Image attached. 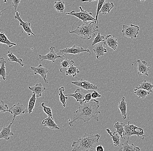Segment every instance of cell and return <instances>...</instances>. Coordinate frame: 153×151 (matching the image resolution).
Returning a JSON list of instances; mask_svg holds the SVG:
<instances>
[{
    "label": "cell",
    "mask_w": 153,
    "mask_h": 151,
    "mask_svg": "<svg viewBox=\"0 0 153 151\" xmlns=\"http://www.w3.org/2000/svg\"><path fill=\"white\" fill-rule=\"evenodd\" d=\"M96 150L97 151H104L105 150H104V147L102 146L99 145V146H97L96 147Z\"/></svg>",
    "instance_id": "cell-42"
},
{
    "label": "cell",
    "mask_w": 153,
    "mask_h": 151,
    "mask_svg": "<svg viewBox=\"0 0 153 151\" xmlns=\"http://www.w3.org/2000/svg\"><path fill=\"white\" fill-rule=\"evenodd\" d=\"M92 98L93 99L97 98V97H100L101 95L96 90H94L93 92L91 93Z\"/></svg>",
    "instance_id": "cell-40"
},
{
    "label": "cell",
    "mask_w": 153,
    "mask_h": 151,
    "mask_svg": "<svg viewBox=\"0 0 153 151\" xmlns=\"http://www.w3.org/2000/svg\"><path fill=\"white\" fill-rule=\"evenodd\" d=\"M54 9L59 13H63L65 8V2L61 0H57L54 2Z\"/></svg>",
    "instance_id": "cell-29"
},
{
    "label": "cell",
    "mask_w": 153,
    "mask_h": 151,
    "mask_svg": "<svg viewBox=\"0 0 153 151\" xmlns=\"http://www.w3.org/2000/svg\"><path fill=\"white\" fill-rule=\"evenodd\" d=\"M56 48L52 46L50 48L49 52L45 55L42 54H39L38 61L40 60L41 62H42L44 60H48V61H51L52 64L55 62V60L57 59H62L65 57V55H59L57 54V52L55 51Z\"/></svg>",
    "instance_id": "cell-7"
},
{
    "label": "cell",
    "mask_w": 153,
    "mask_h": 151,
    "mask_svg": "<svg viewBox=\"0 0 153 151\" xmlns=\"http://www.w3.org/2000/svg\"><path fill=\"white\" fill-rule=\"evenodd\" d=\"M7 60L11 62L19 63L21 67H24V64L22 59H19L13 54V52L8 51L7 52Z\"/></svg>",
    "instance_id": "cell-27"
},
{
    "label": "cell",
    "mask_w": 153,
    "mask_h": 151,
    "mask_svg": "<svg viewBox=\"0 0 153 151\" xmlns=\"http://www.w3.org/2000/svg\"><path fill=\"white\" fill-rule=\"evenodd\" d=\"M74 62L73 60H70L68 59H65L62 61L61 63V69L60 72L62 73H65L67 69L70 66L73 65Z\"/></svg>",
    "instance_id": "cell-24"
},
{
    "label": "cell",
    "mask_w": 153,
    "mask_h": 151,
    "mask_svg": "<svg viewBox=\"0 0 153 151\" xmlns=\"http://www.w3.org/2000/svg\"><path fill=\"white\" fill-rule=\"evenodd\" d=\"M71 83L75 85L76 86L84 89L87 91L93 90H96L98 89V86L90 83L89 81H86L84 78H81L80 81H72Z\"/></svg>",
    "instance_id": "cell-9"
},
{
    "label": "cell",
    "mask_w": 153,
    "mask_h": 151,
    "mask_svg": "<svg viewBox=\"0 0 153 151\" xmlns=\"http://www.w3.org/2000/svg\"><path fill=\"white\" fill-rule=\"evenodd\" d=\"M138 89H143L145 90L148 91L150 92H152V89L153 88V85L150 82H147L144 81L143 83H141L138 87H137Z\"/></svg>",
    "instance_id": "cell-34"
},
{
    "label": "cell",
    "mask_w": 153,
    "mask_h": 151,
    "mask_svg": "<svg viewBox=\"0 0 153 151\" xmlns=\"http://www.w3.org/2000/svg\"><path fill=\"white\" fill-rule=\"evenodd\" d=\"M7 10V9H4L3 10H1V11H0V17H1V15H3V11H4V10Z\"/></svg>",
    "instance_id": "cell-44"
},
{
    "label": "cell",
    "mask_w": 153,
    "mask_h": 151,
    "mask_svg": "<svg viewBox=\"0 0 153 151\" xmlns=\"http://www.w3.org/2000/svg\"><path fill=\"white\" fill-rule=\"evenodd\" d=\"M42 124L43 126L48 127L51 130L60 129V128L54 122L53 119L49 116L44 119L42 122Z\"/></svg>",
    "instance_id": "cell-19"
},
{
    "label": "cell",
    "mask_w": 153,
    "mask_h": 151,
    "mask_svg": "<svg viewBox=\"0 0 153 151\" xmlns=\"http://www.w3.org/2000/svg\"><path fill=\"white\" fill-rule=\"evenodd\" d=\"M34 72V74H39L44 79L45 83H48V81L47 80V74L48 73V69L47 68L44 67L42 64H40L38 66L31 67L30 68Z\"/></svg>",
    "instance_id": "cell-13"
},
{
    "label": "cell",
    "mask_w": 153,
    "mask_h": 151,
    "mask_svg": "<svg viewBox=\"0 0 153 151\" xmlns=\"http://www.w3.org/2000/svg\"><path fill=\"white\" fill-rule=\"evenodd\" d=\"M29 89L33 92V93L36 94L37 98L41 97L42 96V93L46 90V88L44 87L41 83H37L35 86L32 87H28Z\"/></svg>",
    "instance_id": "cell-16"
},
{
    "label": "cell",
    "mask_w": 153,
    "mask_h": 151,
    "mask_svg": "<svg viewBox=\"0 0 153 151\" xmlns=\"http://www.w3.org/2000/svg\"><path fill=\"white\" fill-rule=\"evenodd\" d=\"M15 19L18 20L20 22L19 25L22 26L23 28L24 31L27 34L28 36H30L31 34L35 36V34L33 33L31 28V24L28 22H24L21 17V14L18 11H16V15L14 17Z\"/></svg>",
    "instance_id": "cell-11"
},
{
    "label": "cell",
    "mask_w": 153,
    "mask_h": 151,
    "mask_svg": "<svg viewBox=\"0 0 153 151\" xmlns=\"http://www.w3.org/2000/svg\"><path fill=\"white\" fill-rule=\"evenodd\" d=\"M99 107V101L95 99H91L88 102H84L82 104H80L78 109L75 112V117L69 120L70 126H73L74 124L80 120L88 123L91 119L94 118L98 122L99 118L97 115L100 113L98 109Z\"/></svg>",
    "instance_id": "cell-1"
},
{
    "label": "cell",
    "mask_w": 153,
    "mask_h": 151,
    "mask_svg": "<svg viewBox=\"0 0 153 151\" xmlns=\"http://www.w3.org/2000/svg\"><path fill=\"white\" fill-rule=\"evenodd\" d=\"M85 94L81 91L80 89H77L74 91V93L71 94H65L66 95L68 96H71L74 97L76 99L77 103H79L80 104H82L83 103V101L85 99Z\"/></svg>",
    "instance_id": "cell-18"
},
{
    "label": "cell",
    "mask_w": 153,
    "mask_h": 151,
    "mask_svg": "<svg viewBox=\"0 0 153 151\" xmlns=\"http://www.w3.org/2000/svg\"><path fill=\"white\" fill-rule=\"evenodd\" d=\"M98 134L95 135L85 133L81 138L73 141L72 151H88L96 148V144L98 142L100 138Z\"/></svg>",
    "instance_id": "cell-2"
},
{
    "label": "cell",
    "mask_w": 153,
    "mask_h": 151,
    "mask_svg": "<svg viewBox=\"0 0 153 151\" xmlns=\"http://www.w3.org/2000/svg\"><path fill=\"white\" fill-rule=\"evenodd\" d=\"M93 51L97 59H99L100 56H104L105 53H108L107 49L103 47L102 43L97 45L93 49Z\"/></svg>",
    "instance_id": "cell-20"
},
{
    "label": "cell",
    "mask_w": 153,
    "mask_h": 151,
    "mask_svg": "<svg viewBox=\"0 0 153 151\" xmlns=\"http://www.w3.org/2000/svg\"><path fill=\"white\" fill-rule=\"evenodd\" d=\"M6 63L5 60L3 57L0 58V75L3 80H5L6 79V76L7 74L6 71L5 64Z\"/></svg>",
    "instance_id": "cell-25"
},
{
    "label": "cell",
    "mask_w": 153,
    "mask_h": 151,
    "mask_svg": "<svg viewBox=\"0 0 153 151\" xmlns=\"http://www.w3.org/2000/svg\"><path fill=\"white\" fill-rule=\"evenodd\" d=\"M1 75H0V83H1Z\"/></svg>",
    "instance_id": "cell-47"
},
{
    "label": "cell",
    "mask_w": 153,
    "mask_h": 151,
    "mask_svg": "<svg viewBox=\"0 0 153 151\" xmlns=\"http://www.w3.org/2000/svg\"><path fill=\"white\" fill-rule=\"evenodd\" d=\"M136 63L137 64V74L139 77L143 75L149 76L148 72L151 70V68L148 66V63L145 61H141L140 60H137Z\"/></svg>",
    "instance_id": "cell-12"
},
{
    "label": "cell",
    "mask_w": 153,
    "mask_h": 151,
    "mask_svg": "<svg viewBox=\"0 0 153 151\" xmlns=\"http://www.w3.org/2000/svg\"><path fill=\"white\" fill-rule=\"evenodd\" d=\"M125 124L122 122H117L115 123L114 127L116 129V132L119 135L120 137L122 139H124V138L123 137V133L124 132V126Z\"/></svg>",
    "instance_id": "cell-30"
},
{
    "label": "cell",
    "mask_w": 153,
    "mask_h": 151,
    "mask_svg": "<svg viewBox=\"0 0 153 151\" xmlns=\"http://www.w3.org/2000/svg\"><path fill=\"white\" fill-rule=\"evenodd\" d=\"M103 44L108 48L112 49L114 51L116 50L118 47V42L117 39L114 36L109 34L107 35L105 39Z\"/></svg>",
    "instance_id": "cell-14"
},
{
    "label": "cell",
    "mask_w": 153,
    "mask_h": 151,
    "mask_svg": "<svg viewBox=\"0 0 153 151\" xmlns=\"http://www.w3.org/2000/svg\"><path fill=\"white\" fill-rule=\"evenodd\" d=\"M37 98L36 94L33 93L32 96H31L30 99H29V101L28 108H27V111H28L29 114H30L34 110Z\"/></svg>",
    "instance_id": "cell-31"
},
{
    "label": "cell",
    "mask_w": 153,
    "mask_h": 151,
    "mask_svg": "<svg viewBox=\"0 0 153 151\" xmlns=\"http://www.w3.org/2000/svg\"><path fill=\"white\" fill-rule=\"evenodd\" d=\"M81 11L79 12H75L74 10L70 12H67L66 14L68 15H72L75 16L78 18L79 20H81L83 23H87L89 21H93L96 22V20L95 18L92 16V13L91 12H88L87 10H84L81 6H79Z\"/></svg>",
    "instance_id": "cell-5"
},
{
    "label": "cell",
    "mask_w": 153,
    "mask_h": 151,
    "mask_svg": "<svg viewBox=\"0 0 153 151\" xmlns=\"http://www.w3.org/2000/svg\"><path fill=\"white\" fill-rule=\"evenodd\" d=\"M114 7L113 3L110 2L109 1L105 2L102 6L100 11V13L102 15H106L108 13H109L111 9Z\"/></svg>",
    "instance_id": "cell-22"
},
{
    "label": "cell",
    "mask_w": 153,
    "mask_h": 151,
    "mask_svg": "<svg viewBox=\"0 0 153 151\" xmlns=\"http://www.w3.org/2000/svg\"><path fill=\"white\" fill-rule=\"evenodd\" d=\"M42 106L43 108V111H44V112L48 116L51 117L52 119H53V118L52 117V112L51 108L47 106L44 103H42Z\"/></svg>",
    "instance_id": "cell-37"
},
{
    "label": "cell",
    "mask_w": 153,
    "mask_h": 151,
    "mask_svg": "<svg viewBox=\"0 0 153 151\" xmlns=\"http://www.w3.org/2000/svg\"><path fill=\"white\" fill-rule=\"evenodd\" d=\"M105 39V37L104 36L101 35L100 31H98V33H97V35H96L95 38L93 39L92 45H94L98 43L101 42H104Z\"/></svg>",
    "instance_id": "cell-35"
},
{
    "label": "cell",
    "mask_w": 153,
    "mask_h": 151,
    "mask_svg": "<svg viewBox=\"0 0 153 151\" xmlns=\"http://www.w3.org/2000/svg\"><path fill=\"white\" fill-rule=\"evenodd\" d=\"M122 26V33L123 36L131 38V40L137 37L140 30L138 26L133 24L130 25H123Z\"/></svg>",
    "instance_id": "cell-6"
},
{
    "label": "cell",
    "mask_w": 153,
    "mask_h": 151,
    "mask_svg": "<svg viewBox=\"0 0 153 151\" xmlns=\"http://www.w3.org/2000/svg\"><path fill=\"white\" fill-rule=\"evenodd\" d=\"M97 1V0H81V1L82 2H90L92 1Z\"/></svg>",
    "instance_id": "cell-43"
},
{
    "label": "cell",
    "mask_w": 153,
    "mask_h": 151,
    "mask_svg": "<svg viewBox=\"0 0 153 151\" xmlns=\"http://www.w3.org/2000/svg\"><path fill=\"white\" fill-rule=\"evenodd\" d=\"M9 108L8 105L5 104L4 101H0V112H8Z\"/></svg>",
    "instance_id": "cell-38"
},
{
    "label": "cell",
    "mask_w": 153,
    "mask_h": 151,
    "mask_svg": "<svg viewBox=\"0 0 153 151\" xmlns=\"http://www.w3.org/2000/svg\"><path fill=\"white\" fill-rule=\"evenodd\" d=\"M105 1V0H98V4L97 5V14L96 15V20L97 24H98V16L99 14H100V11L102 8L103 4Z\"/></svg>",
    "instance_id": "cell-36"
},
{
    "label": "cell",
    "mask_w": 153,
    "mask_h": 151,
    "mask_svg": "<svg viewBox=\"0 0 153 151\" xmlns=\"http://www.w3.org/2000/svg\"><path fill=\"white\" fill-rule=\"evenodd\" d=\"M106 130L111 136L114 146H119L120 145V137L119 135L116 132H114V133H112L110 129H106Z\"/></svg>",
    "instance_id": "cell-23"
},
{
    "label": "cell",
    "mask_w": 153,
    "mask_h": 151,
    "mask_svg": "<svg viewBox=\"0 0 153 151\" xmlns=\"http://www.w3.org/2000/svg\"><path fill=\"white\" fill-rule=\"evenodd\" d=\"M150 91L141 89L136 88L134 90V93L137 96H138L139 98L144 99L150 94Z\"/></svg>",
    "instance_id": "cell-28"
},
{
    "label": "cell",
    "mask_w": 153,
    "mask_h": 151,
    "mask_svg": "<svg viewBox=\"0 0 153 151\" xmlns=\"http://www.w3.org/2000/svg\"><path fill=\"white\" fill-rule=\"evenodd\" d=\"M10 1L12 3V7H14V10L16 12L17 11V8H18L21 0H10Z\"/></svg>",
    "instance_id": "cell-39"
},
{
    "label": "cell",
    "mask_w": 153,
    "mask_h": 151,
    "mask_svg": "<svg viewBox=\"0 0 153 151\" xmlns=\"http://www.w3.org/2000/svg\"><path fill=\"white\" fill-rule=\"evenodd\" d=\"M0 44H6L9 48L17 45L15 43L11 42L10 41L3 31L0 33Z\"/></svg>",
    "instance_id": "cell-26"
},
{
    "label": "cell",
    "mask_w": 153,
    "mask_h": 151,
    "mask_svg": "<svg viewBox=\"0 0 153 151\" xmlns=\"http://www.w3.org/2000/svg\"><path fill=\"white\" fill-rule=\"evenodd\" d=\"M96 22L91 21L90 23H83L78 26L72 27V30H69V34L74 33L77 34L81 39L84 40H89L92 38H94L95 32L98 31V25L94 26Z\"/></svg>",
    "instance_id": "cell-3"
},
{
    "label": "cell",
    "mask_w": 153,
    "mask_h": 151,
    "mask_svg": "<svg viewBox=\"0 0 153 151\" xmlns=\"http://www.w3.org/2000/svg\"><path fill=\"white\" fill-rule=\"evenodd\" d=\"M122 147L120 149V151H140V149L139 147L134 146V144L131 145L129 144V139H128L127 141H125L123 144H121Z\"/></svg>",
    "instance_id": "cell-21"
},
{
    "label": "cell",
    "mask_w": 153,
    "mask_h": 151,
    "mask_svg": "<svg viewBox=\"0 0 153 151\" xmlns=\"http://www.w3.org/2000/svg\"><path fill=\"white\" fill-rule=\"evenodd\" d=\"M91 98V93L90 92L88 93H87V94L85 95V99H84V101H83V103L88 102V101H90Z\"/></svg>",
    "instance_id": "cell-41"
},
{
    "label": "cell",
    "mask_w": 153,
    "mask_h": 151,
    "mask_svg": "<svg viewBox=\"0 0 153 151\" xmlns=\"http://www.w3.org/2000/svg\"><path fill=\"white\" fill-rule=\"evenodd\" d=\"M59 51L60 53L74 54H79L83 52H89L90 54L91 53L88 49H85L81 47L77 46L76 45H74L72 47L67 48L64 49L60 50Z\"/></svg>",
    "instance_id": "cell-10"
},
{
    "label": "cell",
    "mask_w": 153,
    "mask_h": 151,
    "mask_svg": "<svg viewBox=\"0 0 153 151\" xmlns=\"http://www.w3.org/2000/svg\"><path fill=\"white\" fill-rule=\"evenodd\" d=\"M79 73L80 71L77 68V67L74 66L73 65L70 66L65 71L66 75H72L73 77H75Z\"/></svg>",
    "instance_id": "cell-32"
},
{
    "label": "cell",
    "mask_w": 153,
    "mask_h": 151,
    "mask_svg": "<svg viewBox=\"0 0 153 151\" xmlns=\"http://www.w3.org/2000/svg\"><path fill=\"white\" fill-rule=\"evenodd\" d=\"M13 122H14L12 121V122L8 125L5 126L3 127L2 129L0 132V139L3 138L6 140H8L10 138V137L14 135V134L11 132V129H10Z\"/></svg>",
    "instance_id": "cell-15"
},
{
    "label": "cell",
    "mask_w": 153,
    "mask_h": 151,
    "mask_svg": "<svg viewBox=\"0 0 153 151\" xmlns=\"http://www.w3.org/2000/svg\"><path fill=\"white\" fill-rule=\"evenodd\" d=\"M8 112L10 113L13 115V122H14L16 116L28 113V111L26 110L25 106L19 103L13 105L11 108H10L8 110Z\"/></svg>",
    "instance_id": "cell-8"
},
{
    "label": "cell",
    "mask_w": 153,
    "mask_h": 151,
    "mask_svg": "<svg viewBox=\"0 0 153 151\" xmlns=\"http://www.w3.org/2000/svg\"><path fill=\"white\" fill-rule=\"evenodd\" d=\"M4 1L5 3H7V0H4Z\"/></svg>",
    "instance_id": "cell-46"
},
{
    "label": "cell",
    "mask_w": 153,
    "mask_h": 151,
    "mask_svg": "<svg viewBox=\"0 0 153 151\" xmlns=\"http://www.w3.org/2000/svg\"><path fill=\"white\" fill-rule=\"evenodd\" d=\"M136 135L137 137L142 136V139H144L145 135H144V131L141 128L136 126L134 124L130 125V121L128 122V124L125 125L124 130L123 133V136H125L128 137V139L132 135Z\"/></svg>",
    "instance_id": "cell-4"
},
{
    "label": "cell",
    "mask_w": 153,
    "mask_h": 151,
    "mask_svg": "<svg viewBox=\"0 0 153 151\" xmlns=\"http://www.w3.org/2000/svg\"><path fill=\"white\" fill-rule=\"evenodd\" d=\"M127 102L125 101V97L123 96L119 102L118 108L121 112L122 119L125 120L127 118Z\"/></svg>",
    "instance_id": "cell-17"
},
{
    "label": "cell",
    "mask_w": 153,
    "mask_h": 151,
    "mask_svg": "<svg viewBox=\"0 0 153 151\" xmlns=\"http://www.w3.org/2000/svg\"><path fill=\"white\" fill-rule=\"evenodd\" d=\"M59 91V98L60 101L62 103L64 107H66V100L68 99V97H66L65 94H64L63 92L65 91V89L64 86H62L58 89Z\"/></svg>",
    "instance_id": "cell-33"
},
{
    "label": "cell",
    "mask_w": 153,
    "mask_h": 151,
    "mask_svg": "<svg viewBox=\"0 0 153 151\" xmlns=\"http://www.w3.org/2000/svg\"><path fill=\"white\" fill-rule=\"evenodd\" d=\"M140 1L141 2V3H143L144 2V1H146V0H140Z\"/></svg>",
    "instance_id": "cell-45"
}]
</instances>
